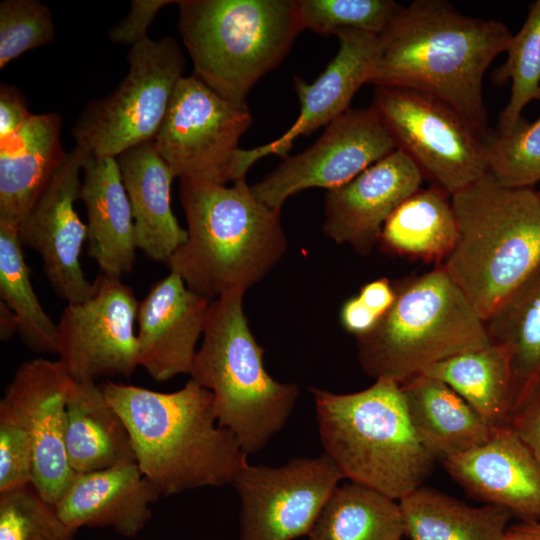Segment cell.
Returning a JSON list of instances; mask_svg holds the SVG:
<instances>
[{
  "instance_id": "6da1fadb",
  "label": "cell",
  "mask_w": 540,
  "mask_h": 540,
  "mask_svg": "<svg viewBox=\"0 0 540 540\" xmlns=\"http://www.w3.org/2000/svg\"><path fill=\"white\" fill-rule=\"evenodd\" d=\"M512 36L504 23L464 15L448 1H413L379 36L369 84L430 95L484 138L489 129L483 78Z\"/></svg>"
},
{
  "instance_id": "7a4b0ae2",
  "label": "cell",
  "mask_w": 540,
  "mask_h": 540,
  "mask_svg": "<svg viewBox=\"0 0 540 540\" xmlns=\"http://www.w3.org/2000/svg\"><path fill=\"white\" fill-rule=\"evenodd\" d=\"M100 387L161 497L232 484L247 461L234 435L218 425L212 393L193 379L169 393L111 380Z\"/></svg>"
},
{
  "instance_id": "3957f363",
  "label": "cell",
  "mask_w": 540,
  "mask_h": 540,
  "mask_svg": "<svg viewBox=\"0 0 540 540\" xmlns=\"http://www.w3.org/2000/svg\"><path fill=\"white\" fill-rule=\"evenodd\" d=\"M187 240L167 265L195 293L215 300L259 282L283 257L280 210L253 194L245 179L226 184L180 180Z\"/></svg>"
},
{
  "instance_id": "277c9868",
  "label": "cell",
  "mask_w": 540,
  "mask_h": 540,
  "mask_svg": "<svg viewBox=\"0 0 540 540\" xmlns=\"http://www.w3.org/2000/svg\"><path fill=\"white\" fill-rule=\"evenodd\" d=\"M451 203L458 237L441 266L486 322L540 268V197L487 172Z\"/></svg>"
},
{
  "instance_id": "5b68a950",
  "label": "cell",
  "mask_w": 540,
  "mask_h": 540,
  "mask_svg": "<svg viewBox=\"0 0 540 540\" xmlns=\"http://www.w3.org/2000/svg\"><path fill=\"white\" fill-rule=\"evenodd\" d=\"M310 392L324 453L344 478L396 501L423 485L435 459L413 431L398 383L376 379L354 393Z\"/></svg>"
},
{
  "instance_id": "8992f818",
  "label": "cell",
  "mask_w": 540,
  "mask_h": 540,
  "mask_svg": "<svg viewBox=\"0 0 540 540\" xmlns=\"http://www.w3.org/2000/svg\"><path fill=\"white\" fill-rule=\"evenodd\" d=\"M244 294L233 290L211 301L190 376L212 393L218 425L230 431L248 455L283 429L299 388L266 371L264 349L243 311Z\"/></svg>"
},
{
  "instance_id": "52a82bcc",
  "label": "cell",
  "mask_w": 540,
  "mask_h": 540,
  "mask_svg": "<svg viewBox=\"0 0 540 540\" xmlns=\"http://www.w3.org/2000/svg\"><path fill=\"white\" fill-rule=\"evenodd\" d=\"M178 28L198 79L247 105L257 81L276 68L304 30L295 0H180Z\"/></svg>"
},
{
  "instance_id": "ba28073f",
  "label": "cell",
  "mask_w": 540,
  "mask_h": 540,
  "mask_svg": "<svg viewBox=\"0 0 540 540\" xmlns=\"http://www.w3.org/2000/svg\"><path fill=\"white\" fill-rule=\"evenodd\" d=\"M394 288L392 306L357 337L358 360L369 376L401 384L437 362L492 343L484 320L441 265Z\"/></svg>"
},
{
  "instance_id": "9c48e42d",
  "label": "cell",
  "mask_w": 540,
  "mask_h": 540,
  "mask_svg": "<svg viewBox=\"0 0 540 540\" xmlns=\"http://www.w3.org/2000/svg\"><path fill=\"white\" fill-rule=\"evenodd\" d=\"M129 71L110 95L91 101L72 134L93 157H117L154 140L166 116L185 57L176 39L146 38L131 47Z\"/></svg>"
},
{
  "instance_id": "30bf717a",
  "label": "cell",
  "mask_w": 540,
  "mask_h": 540,
  "mask_svg": "<svg viewBox=\"0 0 540 540\" xmlns=\"http://www.w3.org/2000/svg\"><path fill=\"white\" fill-rule=\"evenodd\" d=\"M371 107L396 149L450 196L487 173L483 138L446 103L411 89L376 87Z\"/></svg>"
},
{
  "instance_id": "8fae6325",
  "label": "cell",
  "mask_w": 540,
  "mask_h": 540,
  "mask_svg": "<svg viewBox=\"0 0 540 540\" xmlns=\"http://www.w3.org/2000/svg\"><path fill=\"white\" fill-rule=\"evenodd\" d=\"M252 120L247 105L222 98L192 74L178 81L153 142L180 180L226 184Z\"/></svg>"
},
{
  "instance_id": "7c38bea8",
  "label": "cell",
  "mask_w": 540,
  "mask_h": 540,
  "mask_svg": "<svg viewBox=\"0 0 540 540\" xmlns=\"http://www.w3.org/2000/svg\"><path fill=\"white\" fill-rule=\"evenodd\" d=\"M344 479L323 453L271 467L246 461L232 485L241 501L240 540H294L308 535Z\"/></svg>"
},
{
  "instance_id": "4fadbf2b",
  "label": "cell",
  "mask_w": 540,
  "mask_h": 540,
  "mask_svg": "<svg viewBox=\"0 0 540 540\" xmlns=\"http://www.w3.org/2000/svg\"><path fill=\"white\" fill-rule=\"evenodd\" d=\"M92 295L67 304L57 323L59 361L76 382L129 378L139 366L133 290L120 278L98 275Z\"/></svg>"
},
{
  "instance_id": "5bb4252c",
  "label": "cell",
  "mask_w": 540,
  "mask_h": 540,
  "mask_svg": "<svg viewBox=\"0 0 540 540\" xmlns=\"http://www.w3.org/2000/svg\"><path fill=\"white\" fill-rule=\"evenodd\" d=\"M394 150L395 142L374 108H350L327 125L313 145L287 156L251 190L261 203L281 211L290 196L314 187H340Z\"/></svg>"
},
{
  "instance_id": "9a60e30c",
  "label": "cell",
  "mask_w": 540,
  "mask_h": 540,
  "mask_svg": "<svg viewBox=\"0 0 540 540\" xmlns=\"http://www.w3.org/2000/svg\"><path fill=\"white\" fill-rule=\"evenodd\" d=\"M89 157L78 145L68 152L17 227L21 244L39 254L51 287L67 304L82 302L94 291L80 264L87 225L75 209L80 172Z\"/></svg>"
},
{
  "instance_id": "2e32d148",
  "label": "cell",
  "mask_w": 540,
  "mask_h": 540,
  "mask_svg": "<svg viewBox=\"0 0 540 540\" xmlns=\"http://www.w3.org/2000/svg\"><path fill=\"white\" fill-rule=\"evenodd\" d=\"M74 382L59 360L35 358L19 365L4 392L22 411L30 432L31 483L54 506L76 475L65 444L67 401Z\"/></svg>"
},
{
  "instance_id": "e0dca14e",
  "label": "cell",
  "mask_w": 540,
  "mask_h": 540,
  "mask_svg": "<svg viewBox=\"0 0 540 540\" xmlns=\"http://www.w3.org/2000/svg\"><path fill=\"white\" fill-rule=\"evenodd\" d=\"M339 49L324 72L312 83L300 77L294 87L300 102V112L289 129L275 140L251 149L240 148L232 166V182L245 179L252 165L268 155L287 157L293 142L300 136L311 134L349 110L359 88L370 82L380 53L377 35L354 29L335 33Z\"/></svg>"
},
{
  "instance_id": "ac0fdd59",
  "label": "cell",
  "mask_w": 540,
  "mask_h": 540,
  "mask_svg": "<svg viewBox=\"0 0 540 540\" xmlns=\"http://www.w3.org/2000/svg\"><path fill=\"white\" fill-rule=\"evenodd\" d=\"M422 181L415 163L394 150L346 184L327 191L324 233L358 254L370 253L380 241L386 220L420 189Z\"/></svg>"
},
{
  "instance_id": "d6986e66",
  "label": "cell",
  "mask_w": 540,
  "mask_h": 540,
  "mask_svg": "<svg viewBox=\"0 0 540 540\" xmlns=\"http://www.w3.org/2000/svg\"><path fill=\"white\" fill-rule=\"evenodd\" d=\"M210 303L173 272L156 282L139 302V366L152 379L165 382L190 375Z\"/></svg>"
},
{
  "instance_id": "ffe728a7",
  "label": "cell",
  "mask_w": 540,
  "mask_h": 540,
  "mask_svg": "<svg viewBox=\"0 0 540 540\" xmlns=\"http://www.w3.org/2000/svg\"><path fill=\"white\" fill-rule=\"evenodd\" d=\"M471 497L508 510L520 521H540V465L509 425L484 444L441 461Z\"/></svg>"
},
{
  "instance_id": "44dd1931",
  "label": "cell",
  "mask_w": 540,
  "mask_h": 540,
  "mask_svg": "<svg viewBox=\"0 0 540 540\" xmlns=\"http://www.w3.org/2000/svg\"><path fill=\"white\" fill-rule=\"evenodd\" d=\"M160 497L133 461L76 474L55 509L73 530L112 528L121 536L132 538L151 519L150 505Z\"/></svg>"
},
{
  "instance_id": "7402d4cb",
  "label": "cell",
  "mask_w": 540,
  "mask_h": 540,
  "mask_svg": "<svg viewBox=\"0 0 540 540\" xmlns=\"http://www.w3.org/2000/svg\"><path fill=\"white\" fill-rule=\"evenodd\" d=\"M134 221L137 249L155 262H168L187 240L170 203L172 170L153 140L116 157Z\"/></svg>"
},
{
  "instance_id": "603a6c76",
  "label": "cell",
  "mask_w": 540,
  "mask_h": 540,
  "mask_svg": "<svg viewBox=\"0 0 540 540\" xmlns=\"http://www.w3.org/2000/svg\"><path fill=\"white\" fill-rule=\"evenodd\" d=\"M80 199L87 212L88 254L102 274L120 278L136 257L134 221L115 157H89Z\"/></svg>"
},
{
  "instance_id": "cb8c5ba5",
  "label": "cell",
  "mask_w": 540,
  "mask_h": 540,
  "mask_svg": "<svg viewBox=\"0 0 540 540\" xmlns=\"http://www.w3.org/2000/svg\"><path fill=\"white\" fill-rule=\"evenodd\" d=\"M61 126L56 113L32 114L0 141V221L18 227L65 160Z\"/></svg>"
},
{
  "instance_id": "d4e9b609",
  "label": "cell",
  "mask_w": 540,
  "mask_h": 540,
  "mask_svg": "<svg viewBox=\"0 0 540 540\" xmlns=\"http://www.w3.org/2000/svg\"><path fill=\"white\" fill-rule=\"evenodd\" d=\"M399 385L413 431L435 460L465 453L492 436L487 422L443 381L420 373Z\"/></svg>"
},
{
  "instance_id": "484cf974",
  "label": "cell",
  "mask_w": 540,
  "mask_h": 540,
  "mask_svg": "<svg viewBox=\"0 0 540 540\" xmlns=\"http://www.w3.org/2000/svg\"><path fill=\"white\" fill-rule=\"evenodd\" d=\"M66 415V452L76 474L135 461L128 430L95 381L74 382Z\"/></svg>"
},
{
  "instance_id": "4316f807",
  "label": "cell",
  "mask_w": 540,
  "mask_h": 540,
  "mask_svg": "<svg viewBox=\"0 0 540 540\" xmlns=\"http://www.w3.org/2000/svg\"><path fill=\"white\" fill-rule=\"evenodd\" d=\"M399 504L410 540H505L512 517L502 507H473L423 485Z\"/></svg>"
},
{
  "instance_id": "83f0119b",
  "label": "cell",
  "mask_w": 540,
  "mask_h": 540,
  "mask_svg": "<svg viewBox=\"0 0 540 540\" xmlns=\"http://www.w3.org/2000/svg\"><path fill=\"white\" fill-rule=\"evenodd\" d=\"M485 325L509 354L512 414L540 387V268Z\"/></svg>"
},
{
  "instance_id": "f1b7e54d",
  "label": "cell",
  "mask_w": 540,
  "mask_h": 540,
  "mask_svg": "<svg viewBox=\"0 0 540 540\" xmlns=\"http://www.w3.org/2000/svg\"><path fill=\"white\" fill-rule=\"evenodd\" d=\"M458 237L451 196L432 185L407 198L386 220L379 243L388 251L443 262Z\"/></svg>"
},
{
  "instance_id": "f546056e",
  "label": "cell",
  "mask_w": 540,
  "mask_h": 540,
  "mask_svg": "<svg viewBox=\"0 0 540 540\" xmlns=\"http://www.w3.org/2000/svg\"><path fill=\"white\" fill-rule=\"evenodd\" d=\"M446 383L493 429L509 425L511 366L500 344L466 351L437 362L423 372Z\"/></svg>"
},
{
  "instance_id": "4dcf8cb0",
  "label": "cell",
  "mask_w": 540,
  "mask_h": 540,
  "mask_svg": "<svg viewBox=\"0 0 540 540\" xmlns=\"http://www.w3.org/2000/svg\"><path fill=\"white\" fill-rule=\"evenodd\" d=\"M405 535L399 501L354 482L338 485L308 540H401Z\"/></svg>"
},
{
  "instance_id": "1f68e13d",
  "label": "cell",
  "mask_w": 540,
  "mask_h": 540,
  "mask_svg": "<svg viewBox=\"0 0 540 540\" xmlns=\"http://www.w3.org/2000/svg\"><path fill=\"white\" fill-rule=\"evenodd\" d=\"M18 228L0 221V296L15 314L18 334L35 353L57 354V324L45 312L33 289Z\"/></svg>"
},
{
  "instance_id": "d6a6232c",
  "label": "cell",
  "mask_w": 540,
  "mask_h": 540,
  "mask_svg": "<svg viewBox=\"0 0 540 540\" xmlns=\"http://www.w3.org/2000/svg\"><path fill=\"white\" fill-rule=\"evenodd\" d=\"M505 52V63L491 76L494 85L511 81L509 101L499 116L500 133L515 126L528 103L540 101V0L530 5L525 22L512 36Z\"/></svg>"
},
{
  "instance_id": "836d02e7",
  "label": "cell",
  "mask_w": 540,
  "mask_h": 540,
  "mask_svg": "<svg viewBox=\"0 0 540 540\" xmlns=\"http://www.w3.org/2000/svg\"><path fill=\"white\" fill-rule=\"evenodd\" d=\"M487 172L501 185L532 188L540 181V116L521 117L505 133L488 132L482 139Z\"/></svg>"
},
{
  "instance_id": "e575fe53",
  "label": "cell",
  "mask_w": 540,
  "mask_h": 540,
  "mask_svg": "<svg viewBox=\"0 0 540 540\" xmlns=\"http://www.w3.org/2000/svg\"><path fill=\"white\" fill-rule=\"evenodd\" d=\"M76 532L32 483L0 491V540H74Z\"/></svg>"
},
{
  "instance_id": "d590c367",
  "label": "cell",
  "mask_w": 540,
  "mask_h": 540,
  "mask_svg": "<svg viewBox=\"0 0 540 540\" xmlns=\"http://www.w3.org/2000/svg\"><path fill=\"white\" fill-rule=\"evenodd\" d=\"M303 29L335 35L354 29L380 36L403 6L392 0H296Z\"/></svg>"
},
{
  "instance_id": "8d00e7d4",
  "label": "cell",
  "mask_w": 540,
  "mask_h": 540,
  "mask_svg": "<svg viewBox=\"0 0 540 540\" xmlns=\"http://www.w3.org/2000/svg\"><path fill=\"white\" fill-rule=\"evenodd\" d=\"M55 37L49 8L38 0L0 3V69L23 53L44 46Z\"/></svg>"
},
{
  "instance_id": "74e56055",
  "label": "cell",
  "mask_w": 540,
  "mask_h": 540,
  "mask_svg": "<svg viewBox=\"0 0 540 540\" xmlns=\"http://www.w3.org/2000/svg\"><path fill=\"white\" fill-rule=\"evenodd\" d=\"M33 446L26 419L6 395L0 400V491L32 482Z\"/></svg>"
},
{
  "instance_id": "f35d334b",
  "label": "cell",
  "mask_w": 540,
  "mask_h": 540,
  "mask_svg": "<svg viewBox=\"0 0 540 540\" xmlns=\"http://www.w3.org/2000/svg\"><path fill=\"white\" fill-rule=\"evenodd\" d=\"M177 3L172 0H133L127 16L109 32L110 40L115 44L130 45L148 38L146 31L157 15L166 5Z\"/></svg>"
},
{
  "instance_id": "ab89813d",
  "label": "cell",
  "mask_w": 540,
  "mask_h": 540,
  "mask_svg": "<svg viewBox=\"0 0 540 540\" xmlns=\"http://www.w3.org/2000/svg\"><path fill=\"white\" fill-rule=\"evenodd\" d=\"M509 426L540 465V387L511 414Z\"/></svg>"
},
{
  "instance_id": "60d3db41",
  "label": "cell",
  "mask_w": 540,
  "mask_h": 540,
  "mask_svg": "<svg viewBox=\"0 0 540 540\" xmlns=\"http://www.w3.org/2000/svg\"><path fill=\"white\" fill-rule=\"evenodd\" d=\"M32 114L27 101L19 89L13 85H0V141L15 134Z\"/></svg>"
},
{
  "instance_id": "b9f144b4",
  "label": "cell",
  "mask_w": 540,
  "mask_h": 540,
  "mask_svg": "<svg viewBox=\"0 0 540 540\" xmlns=\"http://www.w3.org/2000/svg\"><path fill=\"white\" fill-rule=\"evenodd\" d=\"M379 319L362 303L358 296L347 300L340 313L342 326L356 338L370 332Z\"/></svg>"
},
{
  "instance_id": "7bdbcfd3",
  "label": "cell",
  "mask_w": 540,
  "mask_h": 540,
  "mask_svg": "<svg viewBox=\"0 0 540 540\" xmlns=\"http://www.w3.org/2000/svg\"><path fill=\"white\" fill-rule=\"evenodd\" d=\"M395 296L394 286L388 279L380 278L362 286L358 298L369 310L381 318L394 303Z\"/></svg>"
},
{
  "instance_id": "ee69618b",
  "label": "cell",
  "mask_w": 540,
  "mask_h": 540,
  "mask_svg": "<svg viewBox=\"0 0 540 540\" xmlns=\"http://www.w3.org/2000/svg\"><path fill=\"white\" fill-rule=\"evenodd\" d=\"M505 540H540V521H520L508 527Z\"/></svg>"
},
{
  "instance_id": "f6af8a7d",
  "label": "cell",
  "mask_w": 540,
  "mask_h": 540,
  "mask_svg": "<svg viewBox=\"0 0 540 540\" xmlns=\"http://www.w3.org/2000/svg\"><path fill=\"white\" fill-rule=\"evenodd\" d=\"M18 333V321L12 310L0 301V339L8 341Z\"/></svg>"
},
{
  "instance_id": "bcb514c9",
  "label": "cell",
  "mask_w": 540,
  "mask_h": 540,
  "mask_svg": "<svg viewBox=\"0 0 540 540\" xmlns=\"http://www.w3.org/2000/svg\"><path fill=\"white\" fill-rule=\"evenodd\" d=\"M538 195H539V197H540V191H538Z\"/></svg>"
}]
</instances>
